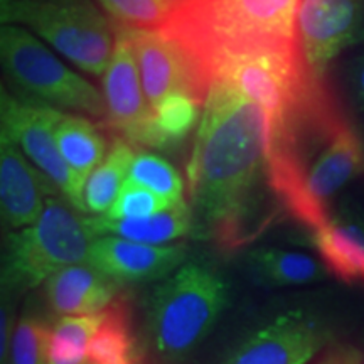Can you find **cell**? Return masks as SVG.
I'll use <instances>...</instances> for the list:
<instances>
[{
  "mask_svg": "<svg viewBox=\"0 0 364 364\" xmlns=\"http://www.w3.org/2000/svg\"><path fill=\"white\" fill-rule=\"evenodd\" d=\"M189 206L199 230L221 250L257 238L275 218L262 108L230 85L213 83L188 164ZM277 199V198H275Z\"/></svg>",
  "mask_w": 364,
  "mask_h": 364,
  "instance_id": "obj_1",
  "label": "cell"
},
{
  "mask_svg": "<svg viewBox=\"0 0 364 364\" xmlns=\"http://www.w3.org/2000/svg\"><path fill=\"white\" fill-rule=\"evenodd\" d=\"M267 122V164L282 208L312 233L331 220V203L364 174V140L326 78L309 71L297 93Z\"/></svg>",
  "mask_w": 364,
  "mask_h": 364,
  "instance_id": "obj_2",
  "label": "cell"
},
{
  "mask_svg": "<svg viewBox=\"0 0 364 364\" xmlns=\"http://www.w3.org/2000/svg\"><path fill=\"white\" fill-rule=\"evenodd\" d=\"M300 0H182L164 34L196 59L209 81V63L221 51L297 48Z\"/></svg>",
  "mask_w": 364,
  "mask_h": 364,
  "instance_id": "obj_3",
  "label": "cell"
},
{
  "mask_svg": "<svg viewBox=\"0 0 364 364\" xmlns=\"http://www.w3.org/2000/svg\"><path fill=\"white\" fill-rule=\"evenodd\" d=\"M98 238L90 218L66 198L51 196L31 226L9 235L2 284L9 294H21L44 284L63 268L86 263Z\"/></svg>",
  "mask_w": 364,
  "mask_h": 364,
  "instance_id": "obj_4",
  "label": "cell"
},
{
  "mask_svg": "<svg viewBox=\"0 0 364 364\" xmlns=\"http://www.w3.org/2000/svg\"><path fill=\"white\" fill-rule=\"evenodd\" d=\"M226 304V285L215 270L186 263L154 290L149 306V334L154 349L167 361L186 358L215 326Z\"/></svg>",
  "mask_w": 364,
  "mask_h": 364,
  "instance_id": "obj_5",
  "label": "cell"
},
{
  "mask_svg": "<svg viewBox=\"0 0 364 364\" xmlns=\"http://www.w3.org/2000/svg\"><path fill=\"white\" fill-rule=\"evenodd\" d=\"M4 26L27 27L68 61L100 76L117 44V26L93 0H0Z\"/></svg>",
  "mask_w": 364,
  "mask_h": 364,
  "instance_id": "obj_6",
  "label": "cell"
},
{
  "mask_svg": "<svg viewBox=\"0 0 364 364\" xmlns=\"http://www.w3.org/2000/svg\"><path fill=\"white\" fill-rule=\"evenodd\" d=\"M0 56L7 76L24 91V97L41 103L73 110L105 122L107 105L103 95L83 76L68 68L26 27L2 26Z\"/></svg>",
  "mask_w": 364,
  "mask_h": 364,
  "instance_id": "obj_7",
  "label": "cell"
},
{
  "mask_svg": "<svg viewBox=\"0 0 364 364\" xmlns=\"http://www.w3.org/2000/svg\"><path fill=\"white\" fill-rule=\"evenodd\" d=\"M309 73L299 48L221 51L209 63L213 83L230 85L262 108L265 120L284 110Z\"/></svg>",
  "mask_w": 364,
  "mask_h": 364,
  "instance_id": "obj_8",
  "label": "cell"
},
{
  "mask_svg": "<svg viewBox=\"0 0 364 364\" xmlns=\"http://www.w3.org/2000/svg\"><path fill=\"white\" fill-rule=\"evenodd\" d=\"M65 112L29 97H14L2 90V136L11 140L38 169L54 182L63 198L86 211L85 184L70 169L58 147L56 129Z\"/></svg>",
  "mask_w": 364,
  "mask_h": 364,
  "instance_id": "obj_9",
  "label": "cell"
},
{
  "mask_svg": "<svg viewBox=\"0 0 364 364\" xmlns=\"http://www.w3.org/2000/svg\"><path fill=\"white\" fill-rule=\"evenodd\" d=\"M364 36L361 0H300L297 48L307 70L324 78L341 53Z\"/></svg>",
  "mask_w": 364,
  "mask_h": 364,
  "instance_id": "obj_10",
  "label": "cell"
},
{
  "mask_svg": "<svg viewBox=\"0 0 364 364\" xmlns=\"http://www.w3.org/2000/svg\"><path fill=\"white\" fill-rule=\"evenodd\" d=\"M129 31L150 108L172 93H188L206 102L211 81L177 41L162 31Z\"/></svg>",
  "mask_w": 364,
  "mask_h": 364,
  "instance_id": "obj_11",
  "label": "cell"
},
{
  "mask_svg": "<svg viewBox=\"0 0 364 364\" xmlns=\"http://www.w3.org/2000/svg\"><path fill=\"white\" fill-rule=\"evenodd\" d=\"M103 98L107 105L105 129L132 145L152 115L140 86V70L130 31L117 26V44L103 73Z\"/></svg>",
  "mask_w": 364,
  "mask_h": 364,
  "instance_id": "obj_12",
  "label": "cell"
},
{
  "mask_svg": "<svg viewBox=\"0 0 364 364\" xmlns=\"http://www.w3.org/2000/svg\"><path fill=\"white\" fill-rule=\"evenodd\" d=\"M327 331L304 314H285L255 332L226 364H306L324 348Z\"/></svg>",
  "mask_w": 364,
  "mask_h": 364,
  "instance_id": "obj_13",
  "label": "cell"
},
{
  "mask_svg": "<svg viewBox=\"0 0 364 364\" xmlns=\"http://www.w3.org/2000/svg\"><path fill=\"white\" fill-rule=\"evenodd\" d=\"M184 245H149L120 236H98L91 245L90 263L117 284L161 280L182 267Z\"/></svg>",
  "mask_w": 364,
  "mask_h": 364,
  "instance_id": "obj_14",
  "label": "cell"
},
{
  "mask_svg": "<svg viewBox=\"0 0 364 364\" xmlns=\"http://www.w3.org/2000/svg\"><path fill=\"white\" fill-rule=\"evenodd\" d=\"M61 194L11 140L0 142V209L4 225L12 231L38 221L51 196Z\"/></svg>",
  "mask_w": 364,
  "mask_h": 364,
  "instance_id": "obj_15",
  "label": "cell"
},
{
  "mask_svg": "<svg viewBox=\"0 0 364 364\" xmlns=\"http://www.w3.org/2000/svg\"><path fill=\"white\" fill-rule=\"evenodd\" d=\"M49 309L58 316H88L118 297V284L90 262L63 268L44 282Z\"/></svg>",
  "mask_w": 364,
  "mask_h": 364,
  "instance_id": "obj_16",
  "label": "cell"
},
{
  "mask_svg": "<svg viewBox=\"0 0 364 364\" xmlns=\"http://www.w3.org/2000/svg\"><path fill=\"white\" fill-rule=\"evenodd\" d=\"M314 243L327 272L344 284L364 287V221L331 218L314 233Z\"/></svg>",
  "mask_w": 364,
  "mask_h": 364,
  "instance_id": "obj_17",
  "label": "cell"
},
{
  "mask_svg": "<svg viewBox=\"0 0 364 364\" xmlns=\"http://www.w3.org/2000/svg\"><path fill=\"white\" fill-rule=\"evenodd\" d=\"M98 236H120L149 245H166L186 236L194 225L193 211L184 199L171 208L147 218H110L107 215L90 218Z\"/></svg>",
  "mask_w": 364,
  "mask_h": 364,
  "instance_id": "obj_18",
  "label": "cell"
},
{
  "mask_svg": "<svg viewBox=\"0 0 364 364\" xmlns=\"http://www.w3.org/2000/svg\"><path fill=\"white\" fill-rule=\"evenodd\" d=\"M201 100L188 93H172L152 108V115L135 139V149H176L199 127Z\"/></svg>",
  "mask_w": 364,
  "mask_h": 364,
  "instance_id": "obj_19",
  "label": "cell"
},
{
  "mask_svg": "<svg viewBox=\"0 0 364 364\" xmlns=\"http://www.w3.org/2000/svg\"><path fill=\"white\" fill-rule=\"evenodd\" d=\"M56 140L63 159L83 184L107 157L112 145L110 132L102 122L70 113H65L59 122Z\"/></svg>",
  "mask_w": 364,
  "mask_h": 364,
  "instance_id": "obj_20",
  "label": "cell"
},
{
  "mask_svg": "<svg viewBox=\"0 0 364 364\" xmlns=\"http://www.w3.org/2000/svg\"><path fill=\"white\" fill-rule=\"evenodd\" d=\"M136 149L122 136L112 135V145L107 157L91 172L85 184L83 199L86 211L102 216L110 211L118 194L129 179L130 166Z\"/></svg>",
  "mask_w": 364,
  "mask_h": 364,
  "instance_id": "obj_21",
  "label": "cell"
},
{
  "mask_svg": "<svg viewBox=\"0 0 364 364\" xmlns=\"http://www.w3.org/2000/svg\"><path fill=\"white\" fill-rule=\"evenodd\" d=\"M253 277L267 285H307L324 279V263L311 255L280 248H258L248 255Z\"/></svg>",
  "mask_w": 364,
  "mask_h": 364,
  "instance_id": "obj_22",
  "label": "cell"
},
{
  "mask_svg": "<svg viewBox=\"0 0 364 364\" xmlns=\"http://www.w3.org/2000/svg\"><path fill=\"white\" fill-rule=\"evenodd\" d=\"M88 364H139L130 331V307L124 295L102 311L88 348Z\"/></svg>",
  "mask_w": 364,
  "mask_h": 364,
  "instance_id": "obj_23",
  "label": "cell"
},
{
  "mask_svg": "<svg viewBox=\"0 0 364 364\" xmlns=\"http://www.w3.org/2000/svg\"><path fill=\"white\" fill-rule=\"evenodd\" d=\"M100 321L102 312L59 318L51 329L48 364H88V348Z\"/></svg>",
  "mask_w": 364,
  "mask_h": 364,
  "instance_id": "obj_24",
  "label": "cell"
},
{
  "mask_svg": "<svg viewBox=\"0 0 364 364\" xmlns=\"http://www.w3.org/2000/svg\"><path fill=\"white\" fill-rule=\"evenodd\" d=\"M115 26L132 31H159L174 16L182 0H97Z\"/></svg>",
  "mask_w": 364,
  "mask_h": 364,
  "instance_id": "obj_25",
  "label": "cell"
},
{
  "mask_svg": "<svg viewBox=\"0 0 364 364\" xmlns=\"http://www.w3.org/2000/svg\"><path fill=\"white\" fill-rule=\"evenodd\" d=\"M129 179L172 204L184 199V181L181 179L179 172L157 154L136 152L130 166Z\"/></svg>",
  "mask_w": 364,
  "mask_h": 364,
  "instance_id": "obj_26",
  "label": "cell"
},
{
  "mask_svg": "<svg viewBox=\"0 0 364 364\" xmlns=\"http://www.w3.org/2000/svg\"><path fill=\"white\" fill-rule=\"evenodd\" d=\"M51 329L38 317H24L14 329L9 364H48Z\"/></svg>",
  "mask_w": 364,
  "mask_h": 364,
  "instance_id": "obj_27",
  "label": "cell"
},
{
  "mask_svg": "<svg viewBox=\"0 0 364 364\" xmlns=\"http://www.w3.org/2000/svg\"><path fill=\"white\" fill-rule=\"evenodd\" d=\"M176 204V203H174ZM172 203L142 188L136 182L127 179L107 216L110 218H147L171 208Z\"/></svg>",
  "mask_w": 364,
  "mask_h": 364,
  "instance_id": "obj_28",
  "label": "cell"
},
{
  "mask_svg": "<svg viewBox=\"0 0 364 364\" xmlns=\"http://www.w3.org/2000/svg\"><path fill=\"white\" fill-rule=\"evenodd\" d=\"M317 364H363V358L354 348L341 346L327 353Z\"/></svg>",
  "mask_w": 364,
  "mask_h": 364,
  "instance_id": "obj_29",
  "label": "cell"
},
{
  "mask_svg": "<svg viewBox=\"0 0 364 364\" xmlns=\"http://www.w3.org/2000/svg\"><path fill=\"white\" fill-rule=\"evenodd\" d=\"M356 88H358V95L361 98V102L364 103V56L358 61V68H356Z\"/></svg>",
  "mask_w": 364,
  "mask_h": 364,
  "instance_id": "obj_30",
  "label": "cell"
},
{
  "mask_svg": "<svg viewBox=\"0 0 364 364\" xmlns=\"http://www.w3.org/2000/svg\"><path fill=\"white\" fill-rule=\"evenodd\" d=\"M363 364H364V359H363Z\"/></svg>",
  "mask_w": 364,
  "mask_h": 364,
  "instance_id": "obj_31",
  "label": "cell"
}]
</instances>
